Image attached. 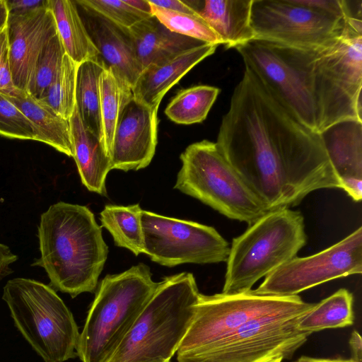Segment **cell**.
I'll list each match as a JSON object with an SVG mask.
<instances>
[{"mask_svg": "<svg viewBox=\"0 0 362 362\" xmlns=\"http://www.w3.org/2000/svg\"><path fill=\"white\" fill-rule=\"evenodd\" d=\"M0 136L37 141V131L31 122L0 92Z\"/></svg>", "mask_w": 362, "mask_h": 362, "instance_id": "1f68e13d", "label": "cell"}, {"mask_svg": "<svg viewBox=\"0 0 362 362\" xmlns=\"http://www.w3.org/2000/svg\"><path fill=\"white\" fill-rule=\"evenodd\" d=\"M78 65L65 54L59 73L42 98L37 100L68 120L76 107Z\"/></svg>", "mask_w": 362, "mask_h": 362, "instance_id": "f1b7e54d", "label": "cell"}, {"mask_svg": "<svg viewBox=\"0 0 362 362\" xmlns=\"http://www.w3.org/2000/svg\"><path fill=\"white\" fill-rule=\"evenodd\" d=\"M299 3L327 13L334 16L346 18L342 0H298Z\"/></svg>", "mask_w": 362, "mask_h": 362, "instance_id": "e575fe53", "label": "cell"}, {"mask_svg": "<svg viewBox=\"0 0 362 362\" xmlns=\"http://www.w3.org/2000/svg\"><path fill=\"white\" fill-rule=\"evenodd\" d=\"M268 211L339 188L319 133L295 119L249 70L232 94L216 142Z\"/></svg>", "mask_w": 362, "mask_h": 362, "instance_id": "6da1fadb", "label": "cell"}, {"mask_svg": "<svg viewBox=\"0 0 362 362\" xmlns=\"http://www.w3.org/2000/svg\"><path fill=\"white\" fill-rule=\"evenodd\" d=\"M306 243L300 211L288 207L267 211L233 239L221 293L252 290L261 278L296 257Z\"/></svg>", "mask_w": 362, "mask_h": 362, "instance_id": "8992f818", "label": "cell"}, {"mask_svg": "<svg viewBox=\"0 0 362 362\" xmlns=\"http://www.w3.org/2000/svg\"><path fill=\"white\" fill-rule=\"evenodd\" d=\"M104 69L101 62H83L78 65L76 82V107L78 115L84 127L98 136L102 144L99 78Z\"/></svg>", "mask_w": 362, "mask_h": 362, "instance_id": "cb8c5ba5", "label": "cell"}, {"mask_svg": "<svg viewBox=\"0 0 362 362\" xmlns=\"http://www.w3.org/2000/svg\"><path fill=\"white\" fill-rule=\"evenodd\" d=\"M141 221L145 254L154 262L173 267L227 261L229 243L214 227L145 210Z\"/></svg>", "mask_w": 362, "mask_h": 362, "instance_id": "7c38bea8", "label": "cell"}, {"mask_svg": "<svg viewBox=\"0 0 362 362\" xmlns=\"http://www.w3.org/2000/svg\"><path fill=\"white\" fill-rule=\"evenodd\" d=\"M174 186L228 218L249 226L269 211L225 158L216 143L202 140L188 146Z\"/></svg>", "mask_w": 362, "mask_h": 362, "instance_id": "ba28073f", "label": "cell"}, {"mask_svg": "<svg viewBox=\"0 0 362 362\" xmlns=\"http://www.w3.org/2000/svg\"><path fill=\"white\" fill-rule=\"evenodd\" d=\"M65 49L57 33L40 53L28 86L27 93L36 100L44 95L60 71Z\"/></svg>", "mask_w": 362, "mask_h": 362, "instance_id": "f546056e", "label": "cell"}, {"mask_svg": "<svg viewBox=\"0 0 362 362\" xmlns=\"http://www.w3.org/2000/svg\"><path fill=\"white\" fill-rule=\"evenodd\" d=\"M35 127L37 141L46 144L69 157L74 156L69 120L57 114L26 92L7 95Z\"/></svg>", "mask_w": 362, "mask_h": 362, "instance_id": "603a6c76", "label": "cell"}, {"mask_svg": "<svg viewBox=\"0 0 362 362\" xmlns=\"http://www.w3.org/2000/svg\"><path fill=\"white\" fill-rule=\"evenodd\" d=\"M158 282L142 263L100 282L76 346L82 362H107L153 294Z\"/></svg>", "mask_w": 362, "mask_h": 362, "instance_id": "5b68a950", "label": "cell"}, {"mask_svg": "<svg viewBox=\"0 0 362 362\" xmlns=\"http://www.w3.org/2000/svg\"><path fill=\"white\" fill-rule=\"evenodd\" d=\"M351 351V358L356 362H361L362 357V339L360 334L354 330L349 341Z\"/></svg>", "mask_w": 362, "mask_h": 362, "instance_id": "f35d334b", "label": "cell"}, {"mask_svg": "<svg viewBox=\"0 0 362 362\" xmlns=\"http://www.w3.org/2000/svg\"><path fill=\"white\" fill-rule=\"evenodd\" d=\"M227 49L255 39L251 22L252 0L186 1Z\"/></svg>", "mask_w": 362, "mask_h": 362, "instance_id": "d6986e66", "label": "cell"}, {"mask_svg": "<svg viewBox=\"0 0 362 362\" xmlns=\"http://www.w3.org/2000/svg\"><path fill=\"white\" fill-rule=\"evenodd\" d=\"M74 156L82 184L90 192L106 195L105 181L111 160L101 140L83 125L76 107L69 119Z\"/></svg>", "mask_w": 362, "mask_h": 362, "instance_id": "44dd1931", "label": "cell"}, {"mask_svg": "<svg viewBox=\"0 0 362 362\" xmlns=\"http://www.w3.org/2000/svg\"><path fill=\"white\" fill-rule=\"evenodd\" d=\"M78 1L111 22L127 29L140 21L151 17L135 9L125 0Z\"/></svg>", "mask_w": 362, "mask_h": 362, "instance_id": "d6a6232c", "label": "cell"}, {"mask_svg": "<svg viewBox=\"0 0 362 362\" xmlns=\"http://www.w3.org/2000/svg\"><path fill=\"white\" fill-rule=\"evenodd\" d=\"M250 22L255 39L304 49L335 44L347 26L346 18L298 0H252Z\"/></svg>", "mask_w": 362, "mask_h": 362, "instance_id": "8fae6325", "label": "cell"}, {"mask_svg": "<svg viewBox=\"0 0 362 362\" xmlns=\"http://www.w3.org/2000/svg\"><path fill=\"white\" fill-rule=\"evenodd\" d=\"M155 6L185 13H197L186 2L180 0H148Z\"/></svg>", "mask_w": 362, "mask_h": 362, "instance_id": "8d00e7d4", "label": "cell"}, {"mask_svg": "<svg viewBox=\"0 0 362 362\" xmlns=\"http://www.w3.org/2000/svg\"><path fill=\"white\" fill-rule=\"evenodd\" d=\"M152 16L172 32L206 43L222 45L218 36L197 13H185L151 5Z\"/></svg>", "mask_w": 362, "mask_h": 362, "instance_id": "4dcf8cb0", "label": "cell"}, {"mask_svg": "<svg viewBox=\"0 0 362 362\" xmlns=\"http://www.w3.org/2000/svg\"><path fill=\"white\" fill-rule=\"evenodd\" d=\"M284 359L281 356H276L273 357H269L259 362H281Z\"/></svg>", "mask_w": 362, "mask_h": 362, "instance_id": "7bdbcfd3", "label": "cell"}, {"mask_svg": "<svg viewBox=\"0 0 362 362\" xmlns=\"http://www.w3.org/2000/svg\"><path fill=\"white\" fill-rule=\"evenodd\" d=\"M74 1L105 68L112 70L132 87L142 68L136 59L129 29L111 22L78 0Z\"/></svg>", "mask_w": 362, "mask_h": 362, "instance_id": "2e32d148", "label": "cell"}, {"mask_svg": "<svg viewBox=\"0 0 362 362\" xmlns=\"http://www.w3.org/2000/svg\"><path fill=\"white\" fill-rule=\"evenodd\" d=\"M295 362H356L352 358L344 359L338 358H317L309 356H303L298 358Z\"/></svg>", "mask_w": 362, "mask_h": 362, "instance_id": "60d3db41", "label": "cell"}, {"mask_svg": "<svg viewBox=\"0 0 362 362\" xmlns=\"http://www.w3.org/2000/svg\"><path fill=\"white\" fill-rule=\"evenodd\" d=\"M362 273V228L310 256L294 257L268 276L257 293L292 296L338 278Z\"/></svg>", "mask_w": 362, "mask_h": 362, "instance_id": "4fadbf2b", "label": "cell"}, {"mask_svg": "<svg viewBox=\"0 0 362 362\" xmlns=\"http://www.w3.org/2000/svg\"><path fill=\"white\" fill-rule=\"evenodd\" d=\"M9 11L6 0H0V30L8 24Z\"/></svg>", "mask_w": 362, "mask_h": 362, "instance_id": "b9f144b4", "label": "cell"}, {"mask_svg": "<svg viewBox=\"0 0 362 362\" xmlns=\"http://www.w3.org/2000/svg\"><path fill=\"white\" fill-rule=\"evenodd\" d=\"M199 293L192 273L164 277L107 362H170L191 324Z\"/></svg>", "mask_w": 362, "mask_h": 362, "instance_id": "277c9868", "label": "cell"}, {"mask_svg": "<svg viewBox=\"0 0 362 362\" xmlns=\"http://www.w3.org/2000/svg\"><path fill=\"white\" fill-rule=\"evenodd\" d=\"M353 304V294L346 288H340L302 315L298 328L311 334L327 329L351 326L354 321Z\"/></svg>", "mask_w": 362, "mask_h": 362, "instance_id": "484cf974", "label": "cell"}, {"mask_svg": "<svg viewBox=\"0 0 362 362\" xmlns=\"http://www.w3.org/2000/svg\"><path fill=\"white\" fill-rule=\"evenodd\" d=\"M315 303H302L253 318L213 347L177 355L178 362H259L281 356L290 359L310 335L300 330V317Z\"/></svg>", "mask_w": 362, "mask_h": 362, "instance_id": "9c48e42d", "label": "cell"}, {"mask_svg": "<svg viewBox=\"0 0 362 362\" xmlns=\"http://www.w3.org/2000/svg\"><path fill=\"white\" fill-rule=\"evenodd\" d=\"M48 7L54 16L66 54L78 64L88 60L101 62L75 1L48 0Z\"/></svg>", "mask_w": 362, "mask_h": 362, "instance_id": "7402d4cb", "label": "cell"}, {"mask_svg": "<svg viewBox=\"0 0 362 362\" xmlns=\"http://www.w3.org/2000/svg\"><path fill=\"white\" fill-rule=\"evenodd\" d=\"M217 47L206 43L166 62L147 66L132 87L134 98L150 107L158 109L165 93L197 64L213 54Z\"/></svg>", "mask_w": 362, "mask_h": 362, "instance_id": "ac0fdd59", "label": "cell"}, {"mask_svg": "<svg viewBox=\"0 0 362 362\" xmlns=\"http://www.w3.org/2000/svg\"><path fill=\"white\" fill-rule=\"evenodd\" d=\"M158 109L132 97L118 119L110 156L111 170L124 172L145 168L157 146Z\"/></svg>", "mask_w": 362, "mask_h": 362, "instance_id": "5bb4252c", "label": "cell"}, {"mask_svg": "<svg viewBox=\"0 0 362 362\" xmlns=\"http://www.w3.org/2000/svg\"><path fill=\"white\" fill-rule=\"evenodd\" d=\"M136 59L142 71L160 64L179 54L206 44L172 32L155 16L143 19L129 28Z\"/></svg>", "mask_w": 362, "mask_h": 362, "instance_id": "ffe728a7", "label": "cell"}, {"mask_svg": "<svg viewBox=\"0 0 362 362\" xmlns=\"http://www.w3.org/2000/svg\"><path fill=\"white\" fill-rule=\"evenodd\" d=\"M9 14H23L47 6L48 0H6Z\"/></svg>", "mask_w": 362, "mask_h": 362, "instance_id": "d590c367", "label": "cell"}, {"mask_svg": "<svg viewBox=\"0 0 362 362\" xmlns=\"http://www.w3.org/2000/svg\"><path fill=\"white\" fill-rule=\"evenodd\" d=\"M0 92L13 97L23 92L15 86L13 81L8 25L0 30Z\"/></svg>", "mask_w": 362, "mask_h": 362, "instance_id": "836d02e7", "label": "cell"}, {"mask_svg": "<svg viewBox=\"0 0 362 362\" xmlns=\"http://www.w3.org/2000/svg\"><path fill=\"white\" fill-rule=\"evenodd\" d=\"M251 71L300 123L320 133L346 120L362 122V35L304 49L254 39L236 47Z\"/></svg>", "mask_w": 362, "mask_h": 362, "instance_id": "7a4b0ae2", "label": "cell"}, {"mask_svg": "<svg viewBox=\"0 0 362 362\" xmlns=\"http://www.w3.org/2000/svg\"><path fill=\"white\" fill-rule=\"evenodd\" d=\"M100 116L103 127V144L111 156L115 128L119 116L133 97L132 87L112 70L104 69L99 78Z\"/></svg>", "mask_w": 362, "mask_h": 362, "instance_id": "4316f807", "label": "cell"}, {"mask_svg": "<svg viewBox=\"0 0 362 362\" xmlns=\"http://www.w3.org/2000/svg\"><path fill=\"white\" fill-rule=\"evenodd\" d=\"M126 2L135 9L151 16V5L148 0H125Z\"/></svg>", "mask_w": 362, "mask_h": 362, "instance_id": "ab89813d", "label": "cell"}, {"mask_svg": "<svg viewBox=\"0 0 362 362\" xmlns=\"http://www.w3.org/2000/svg\"><path fill=\"white\" fill-rule=\"evenodd\" d=\"M220 89L199 85L181 90L170 100L165 110V115L179 124L202 122L216 101Z\"/></svg>", "mask_w": 362, "mask_h": 362, "instance_id": "83f0119b", "label": "cell"}, {"mask_svg": "<svg viewBox=\"0 0 362 362\" xmlns=\"http://www.w3.org/2000/svg\"><path fill=\"white\" fill-rule=\"evenodd\" d=\"M8 35L13 81L27 92L36 60L57 33L55 20L47 6L23 14H9Z\"/></svg>", "mask_w": 362, "mask_h": 362, "instance_id": "9a60e30c", "label": "cell"}, {"mask_svg": "<svg viewBox=\"0 0 362 362\" xmlns=\"http://www.w3.org/2000/svg\"><path fill=\"white\" fill-rule=\"evenodd\" d=\"M2 298L18 330L45 362L76 356L78 328L53 288L34 279L14 278L4 286Z\"/></svg>", "mask_w": 362, "mask_h": 362, "instance_id": "52a82bcc", "label": "cell"}, {"mask_svg": "<svg viewBox=\"0 0 362 362\" xmlns=\"http://www.w3.org/2000/svg\"><path fill=\"white\" fill-rule=\"evenodd\" d=\"M18 259L10 248L0 243V281L12 272L10 265Z\"/></svg>", "mask_w": 362, "mask_h": 362, "instance_id": "74e56055", "label": "cell"}, {"mask_svg": "<svg viewBox=\"0 0 362 362\" xmlns=\"http://www.w3.org/2000/svg\"><path fill=\"white\" fill-rule=\"evenodd\" d=\"M141 211L139 204L129 206L108 204L100 213L101 227L112 235L115 245L130 250L136 256L146 252Z\"/></svg>", "mask_w": 362, "mask_h": 362, "instance_id": "d4e9b609", "label": "cell"}, {"mask_svg": "<svg viewBox=\"0 0 362 362\" xmlns=\"http://www.w3.org/2000/svg\"><path fill=\"white\" fill-rule=\"evenodd\" d=\"M341 189L352 199H362V122L346 120L320 133Z\"/></svg>", "mask_w": 362, "mask_h": 362, "instance_id": "e0dca14e", "label": "cell"}, {"mask_svg": "<svg viewBox=\"0 0 362 362\" xmlns=\"http://www.w3.org/2000/svg\"><path fill=\"white\" fill-rule=\"evenodd\" d=\"M42 267L54 290L75 298L95 289L108 253L101 226L86 206L59 202L42 213L38 226Z\"/></svg>", "mask_w": 362, "mask_h": 362, "instance_id": "3957f363", "label": "cell"}, {"mask_svg": "<svg viewBox=\"0 0 362 362\" xmlns=\"http://www.w3.org/2000/svg\"><path fill=\"white\" fill-rule=\"evenodd\" d=\"M303 300L298 296H275L254 290L234 294L199 293L191 324L177 355L206 351L258 316L293 307Z\"/></svg>", "mask_w": 362, "mask_h": 362, "instance_id": "30bf717a", "label": "cell"}]
</instances>
